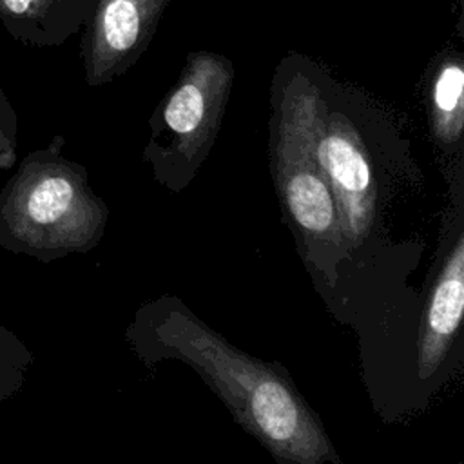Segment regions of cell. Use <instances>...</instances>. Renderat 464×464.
<instances>
[{
	"instance_id": "3",
	"label": "cell",
	"mask_w": 464,
	"mask_h": 464,
	"mask_svg": "<svg viewBox=\"0 0 464 464\" xmlns=\"http://www.w3.org/2000/svg\"><path fill=\"white\" fill-rule=\"evenodd\" d=\"M54 136L29 152L0 190V246L42 263L85 254L103 237L109 208L83 165L62 154Z\"/></svg>"
},
{
	"instance_id": "9",
	"label": "cell",
	"mask_w": 464,
	"mask_h": 464,
	"mask_svg": "<svg viewBox=\"0 0 464 464\" xmlns=\"http://www.w3.org/2000/svg\"><path fill=\"white\" fill-rule=\"evenodd\" d=\"M430 123L437 143L455 149L464 130V63L460 53L444 54L431 74L428 89Z\"/></svg>"
},
{
	"instance_id": "2",
	"label": "cell",
	"mask_w": 464,
	"mask_h": 464,
	"mask_svg": "<svg viewBox=\"0 0 464 464\" xmlns=\"http://www.w3.org/2000/svg\"><path fill=\"white\" fill-rule=\"evenodd\" d=\"M321 72L308 60L286 56L272 82L270 165L274 185L301 257L314 277L334 283L350 248L335 196L314 150V114Z\"/></svg>"
},
{
	"instance_id": "1",
	"label": "cell",
	"mask_w": 464,
	"mask_h": 464,
	"mask_svg": "<svg viewBox=\"0 0 464 464\" xmlns=\"http://www.w3.org/2000/svg\"><path fill=\"white\" fill-rule=\"evenodd\" d=\"M134 353L154 364L190 366L223 401L234 420L279 462L337 464L321 419L277 366L248 355L208 328L178 297L143 303L127 328Z\"/></svg>"
},
{
	"instance_id": "11",
	"label": "cell",
	"mask_w": 464,
	"mask_h": 464,
	"mask_svg": "<svg viewBox=\"0 0 464 464\" xmlns=\"http://www.w3.org/2000/svg\"><path fill=\"white\" fill-rule=\"evenodd\" d=\"M18 116L7 94L0 87V170H7L16 161Z\"/></svg>"
},
{
	"instance_id": "8",
	"label": "cell",
	"mask_w": 464,
	"mask_h": 464,
	"mask_svg": "<svg viewBox=\"0 0 464 464\" xmlns=\"http://www.w3.org/2000/svg\"><path fill=\"white\" fill-rule=\"evenodd\" d=\"M98 0H0V24L16 42L56 47L91 18Z\"/></svg>"
},
{
	"instance_id": "6",
	"label": "cell",
	"mask_w": 464,
	"mask_h": 464,
	"mask_svg": "<svg viewBox=\"0 0 464 464\" xmlns=\"http://www.w3.org/2000/svg\"><path fill=\"white\" fill-rule=\"evenodd\" d=\"M172 0H98L82 38L85 82L111 83L147 51Z\"/></svg>"
},
{
	"instance_id": "5",
	"label": "cell",
	"mask_w": 464,
	"mask_h": 464,
	"mask_svg": "<svg viewBox=\"0 0 464 464\" xmlns=\"http://www.w3.org/2000/svg\"><path fill=\"white\" fill-rule=\"evenodd\" d=\"M314 150L337 203L350 252L379 232V183L372 150L346 105L334 96L321 74L314 114Z\"/></svg>"
},
{
	"instance_id": "10",
	"label": "cell",
	"mask_w": 464,
	"mask_h": 464,
	"mask_svg": "<svg viewBox=\"0 0 464 464\" xmlns=\"http://www.w3.org/2000/svg\"><path fill=\"white\" fill-rule=\"evenodd\" d=\"M33 362L31 352L9 330L0 324V399L14 395Z\"/></svg>"
},
{
	"instance_id": "4",
	"label": "cell",
	"mask_w": 464,
	"mask_h": 464,
	"mask_svg": "<svg viewBox=\"0 0 464 464\" xmlns=\"http://www.w3.org/2000/svg\"><path fill=\"white\" fill-rule=\"evenodd\" d=\"M234 63L212 51L187 54L179 78L149 120L143 161L154 179L181 192L199 172L221 129L232 92Z\"/></svg>"
},
{
	"instance_id": "7",
	"label": "cell",
	"mask_w": 464,
	"mask_h": 464,
	"mask_svg": "<svg viewBox=\"0 0 464 464\" xmlns=\"http://www.w3.org/2000/svg\"><path fill=\"white\" fill-rule=\"evenodd\" d=\"M462 196L457 198L448 245L433 279L419 330V377H431L451 350L462 321L464 310V230H462Z\"/></svg>"
}]
</instances>
